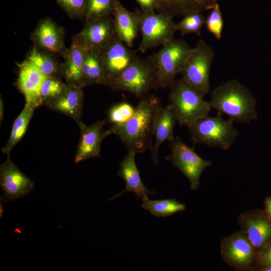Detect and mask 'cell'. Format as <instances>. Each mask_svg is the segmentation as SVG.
<instances>
[{"instance_id": "obj_24", "label": "cell", "mask_w": 271, "mask_h": 271, "mask_svg": "<svg viewBox=\"0 0 271 271\" xmlns=\"http://www.w3.org/2000/svg\"><path fill=\"white\" fill-rule=\"evenodd\" d=\"M35 107L25 103L23 110L15 120L9 139L2 149L3 153L10 155L12 150L22 139L27 131Z\"/></svg>"}, {"instance_id": "obj_9", "label": "cell", "mask_w": 271, "mask_h": 271, "mask_svg": "<svg viewBox=\"0 0 271 271\" xmlns=\"http://www.w3.org/2000/svg\"><path fill=\"white\" fill-rule=\"evenodd\" d=\"M171 153L165 159L177 168L188 179L192 190H197L200 176L204 170L212 164L210 161L201 158L194 150L183 143L177 136L170 142Z\"/></svg>"}, {"instance_id": "obj_36", "label": "cell", "mask_w": 271, "mask_h": 271, "mask_svg": "<svg viewBox=\"0 0 271 271\" xmlns=\"http://www.w3.org/2000/svg\"><path fill=\"white\" fill-rule=\"evenodd\" d=\"M4 105L3 98H2V95H1L0 98V121L1 123L4 118Z\"/></svg>"}, {"instance_id": "obj_23", "label": "cell", "mask_w": 271, "mask_h": 271, "mask_svg": "<svg viewBox=\"0 0 271 271\" xmlns=\"http://www.w3.org/2000/svg\"><path fill=\"white\" fill-rule=\"evenodd\" d=\"M253 246L247 237L237 234L225 241L223 253L226 258L233 263L247 265L253 257Z\"/></svg>"}, {"instance_id": "obj_21", "label": "cell", "mask_w": 271, "mask_h": 271, "mask_svg": "<svg viewBox=\"0 0 271 271\" xmlns=\"http://www.w3.org/2000/svg\"><path fill=\"white\" fill-rule=\"evenodd\" d=\"M109 84L101 59V50H87L81 71V86L83 88L93 85L109 86Z\"/></svg>"}, {"instance_id": "obj_28", "label": "cell", "mask_w": 271, "mask_h": 271, "mask_svg": "<svg viewBox=\"0 0 271 271\" xmlns=\"http://www.w3.org/2000/svg\"><path fill=\"white\" fill-rule=\"evenodd\" d=\"M118 0H87L84 20L113 16Z\"/></svg>"}, {"instance_id": "obj_25", "label": "cell", "mask_w": 271, "mask_h": 271, "mask_svg": "<svg viewBox=\"0 0 271 271\" xmlns=\"http://www.w3.org/2000/svg\"><path fill=\"white\" fill-rule=\"evenodd\" d=\"M58 58L33 46L26 59L44 75L61 77V63Z\"/></svg>"}, {"instance_id": "obj_20", "label": "cell", "mask_w": 271, "mask_h": 271, "mask_svg": "<svg viewBox=\"0 0 271 271\" xmlns=\"http://www.w3.org/2000/svg\"><path fill=\"white\" fill-rule=\"evenodd\" d=\"M86 51L72 39L71 46L63 56L64 62L61 65V76L66 83L81 86V71Z\"/></svg>"}, {"instance_id": "obj_33", "label": "cell", "mask_w": 271, "mask_h": 271, "mask_svg": "<svg viewBox=\"0 0 271 271\" xmlns=\"http://www.w3.org/2000/svg\"><path fill=\"white\" fill-rule=\"evenodd\" d=\"M87 0H56L67 16L73 19H84Z\"/></svg>"}, {"instance_id": "obj_6", "label": "cell", "mask_w": 271, "mask_h": 271, "mask_svg": "<svg viewBox=\"0 0 271 271\" xmlns=\"http://www.w3.org/2000/svg\"><path fill=\"white\" fill-rule=\"evenodd\" d=\"M157 73L152 62L137 56L134 61L113 79L109 86L113 91L127 92L139 98L157 88Z\"/></svg>"}, {"instance_id": "obj_5", "label": "cell", "mask_w": 271, "mask_h": 271, "mask_svg": "<svg viewBox=\"0 0 271 271\" xmlns=\"http://www.w3.org/2000/svg\"><path fill=\"white\" fill-rule=\"evenodd\" d=\"M171 88L170 103L180 125L188 126L209 115V101L204 100L183 77L176 80Z\"/></svg>"}, {"instance_id": "obj_16", "label": "cell", "mask_w": 271, "mask_h": 271, "mask_svg": "<svg viewBox=\"0 0 271 271\" xmlns=\"http://www.w3.org/2000/svg\"><path fill=\"white\" fill-rule=\"evenodd\" d=\"M66 83L63 92L46 105L53 111L69 116L78 123L81 120L83 111V88L76 84Z\"/></svg>"}, {"instance_id": "obj_38", "label": "cell", "mask_w": 271, "mask_h": 271, "mask_svg": "<svg viewBox=\"0 0 271 271\" xmlns=\"http://www.w3.org/2000/svg\"><path fill=\"white\" fill-rule=\"evenodd\" d=\"M265 270L267 271H270L271 270V267H266V268L264 269Z\"/></svg>"}, {"instance_id": "obj_1", "label": "cell", "mask_w": 271, "mask_h": 271, "mask_svg": "<svg viewBox=\"0 0 271 271\" xmlns=\"http://www.w3.org/2000/svg\"><path fill=\"white\" fill-rule=\"evenodd\" d=\"M162 107L157 96L146 95L140 98L133 115L126 122L112 125L110 128L121 140L128 152L144 153L153 146L155 125Z\"/></svg>"}, {"instance_id": "obj_30", "label": "cell", "mask_w": 271, "mask_h": 271, "mask_svg": "<svg viewBox=\"0 0 271 271\" xmlns=\"http://www.w3.org/2000/svg\"><path fill=\"white\" fill-rule=\"evenodd\" d=\"M67 85L59 76H46L44 80L40 91L42 104L46 105L57 98L64 90Z\"/></svg>"}, {"instance_id": "obj_19", "label": "cell", "mask_w": 271, "mask_h": 271, "mask_svg": "<svg viewBox=\"0 0 271 271\" xmlns=\"http://www.w3.org/2000/svg\"><path fill=\"white\" fill-rule=\"evenodd\" d=\"M113 16L116 35L126 46L131 48L139 30L137 11H129L118 0Z\"/></svg>"}, {"instance_id": "obj_18", "label": "cell", "mask_w": 271, "mask_h": 271, "mask_svg": "<svg viewBox=\"0 0 271 271\" xmlns=\"http://www.w3.org/2000/svg\"><path fill=\"white\" fill-rule=\"evenodd\" d=\"M177 121L170 103L162 107L157 116L154 131L155 143L150 149L151 161L158 164V153L161 145L165 141L169 143L175 139L174 128Z\"/></svg>"}, {"instance_id": "obj_12", "label": "cell", "mask_w": 271, "mask_h": 271, "mask_svg": "<svg viewBox=\"0 0 271 271\" xmlns=\"http://www.w3.org/2000/svg\"><path fill=\"white\" fill-rule=\"evenodd\" d=\"M0 185L4 192L1 203H6L28 195L33 190L35 183L19 170L8 155L0 167Z\"/></svg>"}, {"instance_id": "obj_37", "label": "cell", "mask_w": 271, "mask_h": 271, "mask_svg": "<svg viewBox=\"0 0 271 271\" xmlns=\"http://www.w3.org/2000/svg\"><path fill=\"white\" fill-rule=\"evenodd\" d=\"M266 209L269 217L271 218V198L267 200L266 202Z\"/></svg>"}, {"instance_id": "obj_10", "label": "cell", "mask_w": 271, "mask_h": 271, "mask_svg": "<svg viewBox=\"0 0 271 271\" xmlns=\"http://www.w3.org/2000/svg\"><path fill=\"white\" fill-rule=\"evenodd\" d=\"M115 35L114 19L108 16L85 21L82 30L73 39L86 50H102Z\"/></svg>"}, {"instance_id": "obj_32", "label": "cell", "mask_w": 271, "mask_h": 271, "mask_svg": "<svg viewBox=\"0 0 271 271\" xmlns=\"http://www.w3.org/2000/svg\"><path fill=\"white\" fill-rule=\"evenodd\" d=\"M205 25L207 30L213 35L216 40L221 39L224 27V21L219 5L217 3L211 9L209 15L206 18Z\"/></svg>"}, {"instance_id": "obj_17", "label": "cell", "mask_w": 271, "mask_h": 271, "mask_svg": "<svg viewBox=\"0 0 271 271\" xmlns=\"http://www.w3.org/2000/svg\"><path fill=\"white\" fill-rule=\"evenodd\" d=\"M136 154L134 152H128L119 163L117 174L124 180L125 187L122 192L110 198L109 201L119 197L125 192L134 193L137 199H141L142 201L148 198V195L156 193L155 191L149 190L143 183L135 161Z\"/></svg>"}, {"instance_id": "obj_8", "label": "cell", "mask_w": 271, "mask_h": 271, "mask_svg": "<svg viewBox=\"0 0 271 271\" xmlns=\"http://www.w3.org/2000/svg\"><path fill=\"white\" fill-rule=\"evenodd\" d=\"M139 19V30L142 35L138 50L145 53L160 45L164 46L174 38L176 23L170 15L164 13H146L136 10Z\"/></svg>"}, {"instance_id": "obj_2", "label": "cell", "mask_w": 271, "mask_h": 271, "mask_svg": "<svg viewBox=\"0 0 271 271\" xmlns=\"http://www.w3.org/2000/svg\"><path fill=\"white\" fill-rule=\"evenodd\" d=\"M210 96L211 108L227 114L234 121L245 124L258 117L256 99L246 86L236 79L217 86Z\"/></svg>"}, {"instance_id": "obj_31", "label": "cell", "mask_w": 271, "mask_h": 271, "mask_svg": "<svg viewBox=\"0 0 271 271\" xmlns=\"http://www.w3.org/2000/svg\"><path fill=\"white\" fill-rule=\"evenodd\" d=\"M135 107L122 101L112 106L108 112L107 120L112 125H119L126 122L133 115Z\"/></svg>"}, {"instance_id": "obj_14", "label": "cell", "mask_w": 271, "mask_h": 271, "mask_svg": "<svg viewBox=\"0 0 271 271\" xmlns=\"http://www.w3.org/2000/svg\"><path fill=\"white\" fill-rule=\"evenodd\" d=\"M137 51L130 49L114 36L109 44L101 50L105 73L110 82L119 75L137 57Z\"/></svg>"}, {"instance_id": "obj_11", "label": "cell", "mask_w": 271, "mask_h": 271, "mask_svg": "<svg viewBox=\"0 0 271 271\" xmlns=\"http://www.w3.org/2000/svg\"><path fill=\"white\" fill-rule=\"evenodd\" d=\"M64 38V28L48 17L41 19L30 34L34 47L57 57H63L67 49Z\"/></svg>"}, {"instance_id": "obj_4", "label": "cell", "mask_w": 271, "mask_h": 271, "mask_svg": "<svg viewBox=\"0 0 271 271\" xmlns=\"http://www.w3.org/2000/svg\"><path fill=\"white\" fill-rule=\"evenodd\" d=\"M192 49L184 40L174 38L158 52L148 57L156 71L157 88H166L173 85Z\"/></svg>"}, {"instance_id": "obj_13", "label": "cell", "mask_w": 271, "mask_h": 271, "mask_svg": "<svg viewBox=\"0 0 271 271\" xmlns=\"http://www.w3.org/2000/svg\"><path fill=\"white\" fill-rule=\"evenodd\" d=\"M105 121V119L99 120L90 125L85 124L81 120L77 123L80 137L74 159L75 164L100 157L102 142L106 137L113 134L110 128L104 129Z\"/></svg>"}, {"instance_id": "obj_15", "label": "cell", "mask_w": 271, "mask_h": 271, "mask_svg": "<svg viewBox=\"0 0 271 271\" xmlns=\"http://www.w3.org/2000/svg\"><path fill=\"white\" fill-rule=\"evenodd\" d=\"M18 77L16 85L24 95L26 104L36 108L42 105L40 91L46 76L40 73L28 61L25 59L18 64Z\"/></svg>"}, {"instance_id": "obj_29", "label": "cell", "mask_w": 271, "mask_h": 271, "mask_svg": "<svg viewBox=\"0 0 271 271\" xmlns=\"http://www.w3.org/2000/svg\"><path fill=\"white\" fill-rule=\"evenodd\" d=\"M176 24V31H179L182 36L190 34L201 35V29L205 24L206 18L201 12H195L188 14Z\"/></svg>"}, {"instance_id": "obj_26", "label": "cell", "mask_w": 271, "mask_h": 271, "mask_svg": "<svg viewBox=\"0 0 271 271\" xmlns=\"http://www.w3.org/2000/svg\"><path fill=\"white\" fill-rule=\"evenodd\" d=\"M247 237L255 247L263 246L271 237V223L260 217H247L244 220Z\"/></svg>"}, {"instance_id": "obj_7", "label": "cell", "mask_w": 271, "mask_h": 271, "mask_svg": "<svg viewBox=\"0 0 271 271\" xmlns=\"http://www.w3.org/2000/svg\"><path fill=\"white\" fill-rule=\"evenodd\" d=\"M214 56L213 47L201 39L192 49L180 73L203 98L210 91V72Z\"/></svg>"}, {"instance_id": "obj_22", "label": "cell", "mask_w": 271, "mask_h": 271, "mask_svg": "<svg viewBox=\"0 0 271 271\" xmlns=\"http://www.w3.org/2000/svg\"><path fill=\"white\" fill-rule=\"evenodd\" d=\"M217 0H158L157 11L173 18L211 10Z\"/></svg>"}, {"instance_id": "obj_34", "label": "cell", "mask_w": 271, "mask_h": 271, "mask_svg": "<svg viewBox=\"0 0 271 271\" xmlns=\"http://www.w3.org/2000/svg\"><path fill=\"white\" fill-rule=\"evenodd\" d=\"M140 5L141 10L146 13L157 11L158 0H135Z\"/></svg>"}, {"instance_id": "obj_35", "label": "cell", "mask_w": 271, "mask_h": 271, "mask_svg": "<svg viewBox=\"0 0 271 271\" xmlns=\"http://www.w3.org/2000/svg\"><path fill=\"white\" fill-rule=\"evenodd\" d=\"M262 262L266 267H271V245L264 253Z\"/></svg>"}, {"instance_id": "obj_27", "label": "cell", "mask_w": 271, "mask_h": 271, "mask_svg": "<svg viewBox=\"0 0 271 271\" xmlns=\"http://www.w3.org/2000/svg\"><path fill=\"white\" fill-rule=\"evenodd\" d=\"M141 207L157 217H166L186 208L185 204L174 199L151 200L149 198L143 201Z\"/></svg>"}, {"instance_id": "obj_3", "label": "cell", "mask_w": 271, "mask_h": 271, "mask_svg": "<svg viewBox=\"0 0 271 271\" xmlns=\"http://www.w3.org/2000/svg\"><path fill=\"white\" fill-rule=\"evenodd\" d=\"M230 118L224 119L221 114L208 115L197 119L187 126L190 140L195 145L204 144L212 148L226 150L229 149L239 136L238 130Z\"/></svg>"}]
</instances>
